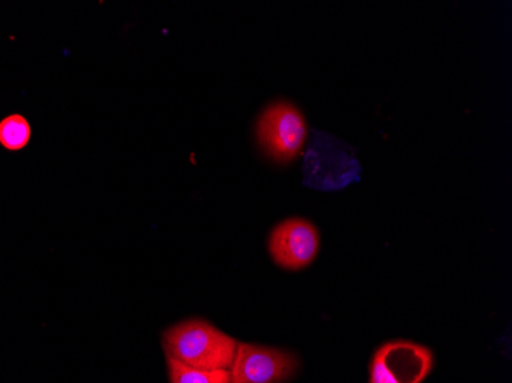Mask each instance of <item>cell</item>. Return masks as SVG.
Wrapping results in <instances>:
<instances>
[{
    "mask_svg": "<svg viewBox=\"0 0 512 383\" xmlns=\"http://www.w3.org/2000/svg\"><path fill=\"white\" fill-rule=\"evenodd\" d=\"M166 357L200 370H230L238 341L209 321L186 319L163 333Z\"/></svg>",
    "mask_w": 512,
    "mask_h": 383,
    "instance_id": "cell-1",
    "label": "cell"
},
{
    "mask_svg": "<svg viewBox=\"0 0 512 383\" xmlns=\"http://www.w3.org/2000/svg\"><path fill=\"white\" fill-rule=\"evenodd\" d=\"M255 134L267 157L279 164H289L304 151L309 128L298 106L279 100L261 112Z\"/></svg>",
    "mask_w": 512,
    "mask_h": 383,
    "instance_id": "cell-2",
    "label": "cell"
},
{
    "mask_svg": "<svg viewBox=\"0 0 512 383\" xmlns=\"http://www.w3.org/2000/svg\"><path fill=\"white\" fill-rule=\"evenodd\" d=\"M433 365L430 348L396 339L376 350L371 359L370 383H424Z\"/></svg>",
    "mask_w": 512,
    "mask_h": 383,
    "instance_id": "cell-3",
    "label": "cell"
},
{
    "mask_svg": "<svg viewBox=\"0 0 512 383\" xmlns=\"http://www.w3.org/2000/svg\"><path fill=\"white\" fill-rule=\"evenodd\" d=\"M296 368L298 357L290 351L238 342L230 383H284Z\"/></svg>",
    "mask_w": 512,
    "mask_h": 383,
    "instance_id": "cell-4",
    "label": "cell"
},
{
    "mask_svg": "<svg viewBox=\"0 0 512 383\" xmlns=\"http://www.w3.org/2000/svg\"><path fill=\"white\" fill-rule=\"evenodd\" d=\"M321 249V236L315 224L304 218H289L273 227L269 253L276 266L284 270L306 269Z\"/></svg>",
    "mask_w": 512,
    "mask_h": 383,
    "instance_id": "cell-5",
    "label": "cell"
},
{
    "mask_svg": "<svg viewBox=\"0 0 512 383\" xmlns=\"http://www.w3.org/2000/svg\"><path fill=\"white\" fill-rule=\"evenodd\" d=\"M171 383H230L229 370H200L166 357Z\"/></svg>",
    "mask_w": 512,
    "mask_h": 383,
    "instance_id": "cell-6",
    "label": "cell"
},
{
    "mask_svg": "<svg viewBox=\"0 0 512 383\" xmlns=\"http://www.w3.org/2000/svg\"><path fill=\"white\" fill-rule=\"evenodd\" d=\"M31 126L23 115H8L0 122V145L8 151H20L30 143Z\"/></svg>",
    "mask_w": 512,
    "mask_h": 383,
    "instance_id": "cell-7",
    "label": "cell"
}]
</instances>
